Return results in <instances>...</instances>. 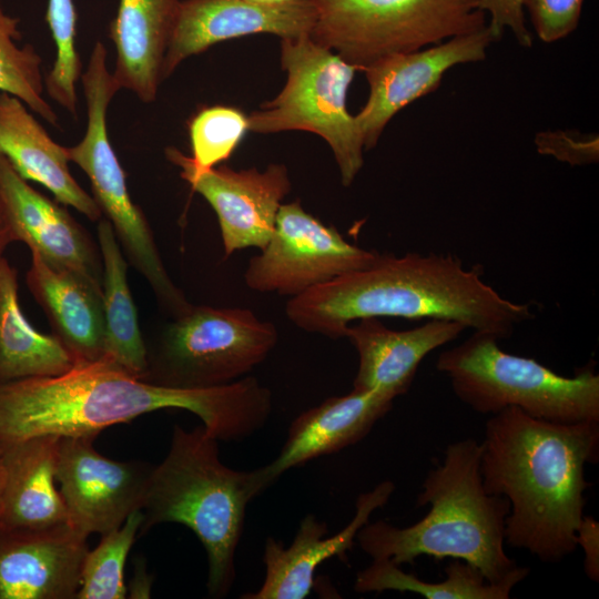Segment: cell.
Returning <instances> with one entry per match:
<instances>
[{"label": "cell", "mask_w": 599, "mask_h": 599, "mask_svg": "<svg viewBox=\"0 0 599 599\" xmlns=\"http://www.w3.org/2000/svg\"><path fill=\"white\" fill-rule=\"evenodd\" d=\"M169 408L195 414L219 441H241L266 423L268 389L244 376L207 388H174L143 380L109 357L55 376L0 383V443L100 434L104 428Z\"/></svg>", "instance_id": "cell-1"}, {"label": "cell", "mask_w": 599, "mask_h": 599, "mask_svg": "<svg viewBox=\"0 0 599 599\" xmlns=\"http://www.w3.org/2000/svg\"><path fill=\"white\" fill-rule=\"evenodd\" d=\"M599 459V422L557 423L508 407L490 415L480 443L487 493L505 497L506 545L559 562L576 548L586 466Z\"/></svg>", "instance_id": "cell-2"}, {"label": "cell", "mask_w": 599, "mask_h": 599, "mask_svg": "<svg viewBox=\"0 0 599 599\" xmlns=\"http://www.w3.org/2000/svg\"><path fill=\"white\" fill-rule=\"evenodd\" d=\"M287 318L331 338L366 317L448 319L499 341L534 317L529 304L501 296L454 255L379 254L376 261L292 297Z\"/></svg>", "instance_id": "cell-3"}, {"label": "cell", "mask_w": 599, "mask_h": 599, "mask_svg": "<svg viewBox=\"0 0 599 599\" xmlns=\"http://www.w3.org/2000/svg\"><path fill=\"white\" fill-rule=\"evenodd\" d=\"M428 512L408 527L385 520L365 524L356 541L372 559L413 564L419 556L459 559L477 567L490 583L524 580L530 569L506 552L505 522L509 502L486 491L480 473V443H450L430 469L416 498Z\"/></svg>", "instance_id": "cell-4"}, {"label": "cell", "mask_w": 599, "mask_h": 599, "mask_svg": "<svg viewBox=\"0 0 599 599\" xmlns=\"http://www.w3.org/2000/svg\"><path fill=\"white\" fill-rule=\"evenodd\" d=\"M219 440L201 425H174L164 459L153 466L141 511L139 535L160 524H181L203 545L207 557V592L225 597L233 587L235 554L246 507L266 488L258 469L237 470L220 457Z\"/></svg>", "instance_id": "cell-5"}, {"label": "cell", "mask_w": 599, "mask_h": 599, "mask_svg": "<svg viewBox=\"0 0 599 599\" xmlns=\"http://www.w3.org/2000/svg\"><path fill=\"white\" fill-rule=\"evenodd\" d=\"M491 334L473 332L440 353L436 368L454 394L480 414L516 407L557 423L599 422V375L589 364L566 377L534 358L509 354Z\"/></svg>", "instance_id": "cell-6"}, {"label": "cell", "mask_w": 599, "mask_h": 599, "mask_svg": "<svg viewBox=\"0 0 599 599\" xmlns=\"http://www.w3.org/2000/svg\"><path fill=\"white\" fill-rule=\"evenodd\" d=\"M281 65L287 73L283 90L247 115L248 130L315 133L331 146L342 184L349 186L364 164V142L355 115L346 105L358 70L309 35L281 40Z\"/></svg>", "instance_id": "cell-7"}, {"label": "cell", "mask_w": 599, "mask_h": 599, "mask_svg": "<svg viewBox=\"0 0 599 599\" xmlns=\"http://www.w3.org/2000/svg\"><path fill=\"white\" fill-rule=\"evenodd\" d=\"M309 37L358 70L487 26L476 0H313Z\"/></svg>", "instance_id": "cell-8"}, {"label": "cell", "mask_w": 599, "mask_h": 599, "mask_svg": "<svg viewBox=\"0 0 599 599\" xmlns=\"http://www.w3.org/2000/svg\"><path fill=\"white\" fill-rule=\"evenodd\" d=\"M277 339L275 325L251 309L193 305L146 344L144 380L174 388L230 384L265 361Z\"/></svg>", "instance_id": "cell-9"}, {"label": "cell", "mask_w": 599, "mask_h": 599, "mask_svg": "<svg viewBox=\"0 0 599 599\" xmlns=\"http://www.w3.org/2000/svg\"><path fill=\"white\" fill-rule=\"evenodd\" d=\"M379 253L347 242L334 226L307 213L300 201L282 204L274 232L244 272L258 293L295 297L314 286L372 265Z\"/></svg>", "instance_id": "cell-10"}, {"label": "cell", "mask_w": 599, "mask_h": 599, "mask_svg": "<svg viewBox=\"0 0 599 599\" xmlns=\"http://www.w3.org/2000/svg\"><path fill=\"white\" fill-rule=\"evenodd\" d=\"M99 434L59 438L55 478L68 524L82 535L106 534L141 509L153 465L114 460L94 447Z\"/></svg>", "instance_id": "cell-11"}, {"label": "cell", "mask_w": 599, "mask_h": 599, "mask_svg": "<svg viewBox=\"0 0 599 599\" xmlns=\"http://www.w3.org/2000/svg\"><path fill=\"white\" fill-rule=\"evenodd\" d=\"M165 154L180 167L181 177L214 210L225 257L238 250L265 247L282 202L291 191L285 165L270 164L265 171H235L225 165L196 170L175 148L166 149Z\"/></svg>", "instance_id": "cell-12"}, {"label": "cell", "mask_w": 599, "mask_h": 599, "mask_svg": "<svg viewBox=\"0 0 599 599\" xmlns=\"http://www.w3.org/2000/svg\"><path fill=\"white\" fill-rule=\"evenodd\" d=\"M496 41L488 26L457 35L427 49L385 57L363 71L369 95L355 120L364 149H373L386 124L407 104L435 91L450 68L486 58Z\"/></svg>", "instance_id": "cell-13"}, {"label": "cell", "mask_w": 599, "mask_h": 599, "mask_svg": "<svg viewBox=\"0 0 599 599\" xmlns=\"http://www.w3.org/2000/svg\"><path fill=\"white\" fill-rule=\"evenodd\" d=\"M316 20L313 0L262 4L250 0L180 1L174 29L164 57L162 77L211 45L255 33L284 38L309 35Z\"/></svg>", "instance_id": "cell-14"}, {"label": "cell", "mask_w": 599, "mask_h": 599, "mask_svg": "<svg viewBox=\"0 0 599 599\" xmlns=\"http://www.w3.org/2000/svg\"><path fill=\"white\" fill-rule=\"evenodd\" d=\"M87 539L68 522L0 527V599H75Z\"/></svg>", "instance_id": "cell-15"}, {"label": "cell", "mask_w": 599, "mask_h": 599, "mask_svg": "<svg viewBox=\"0 0 599 599\" xmlns=\"http://www.w3.org/2000/svg\"><path fill=\"white\" fill-rule=\"evenodd\" d=\"M395 490L390 480H384L372 490L358 496L352 520L338 532L327 536V524L312 514L300 522L290 547L268 537L264 544V581L254 591L241 596L243 599H304L314 587L317 568L334 557L347 560L357 532L369 521L370 515L387 504Z\"/></svg>", "instance_id": "cell-16"}, {"label": "cell", "mask_w": 599, "mask_h": 599, "mask_svg": "<svg viewBox=\"0 0 599 599\" xmlns=\"http://www.w3.org/2000/svg\"><path fill=\"white\" fill-rule=\"evenodd\" d=\"M0 194L18 242L50 265L102 285L98 241L59 204L33 189L0 152Z\"/></svg>", "instance_id": "cell-17"}, {"label": "cell", "mask_w": 599, "mask_h": 599, "mask_svg": "<svg viewBox=\"0 0 599 599\" xmlns=\"http://www.w3.org/2000/svg\"><path fill=\"white\" fill-rule=\"evenodd\" d=\"M395 397L377 389H352L301 413L290 425L278 455L257 468L268 488L288 469L355 445L393 406Z\"/></svg>", "instance_id": "cell-18"}, {"label": "cell", "mask_w": 599, "mask_h": 599, "mask_svg": "<svg viewBox=\"0 0 599 599\" xmlns=\"http://www.w3.org/2000/svg\"><path fill=\"white\" fill-rule=\"evenodd\" d=\"M466 327L455 321L428 319L406 331L387 328L379 318L366 317L348 325L343 337L355 347L358 368L353 388L377 389L395 398L405 394L422 361L434 349L456 339Z\"/></svg>", "instance_id": "cell-19"}, {"label": "cell", "mask_w": 599, "mask_h": 599, "mask_svg": "<svg viewBox=\"0 0 599 599\" xmlns=\"http://www.w3.org/2000/svg\"><path fill=\"white\" fill-rule=\"evenodd\" d=\"M26 284L43 309L52 335L74 365L101 359L105 354L102 285L50 265L31 252Z\"/></svg>", "instance_id": "cell-20"}, {"label": "cell", "mask_w": 599, "mask_h": 599, "mask_svg": "<svg viewBox=\"0 0 599 599\" xmlns=\"http://www.w3.org/2000/svg\"><path fill=\"white\" fill-rule=\"evenodd\" d=\"M0 152L18 174L50 191L55 201L90 221L102 219L93 196L69 170L67 148L54 142L18 98L0 92Z\"/></svg>", "instance_id": "cell-21"}, {"label": "cell", "mask_w": 599, "mask_h": 599, "mask_svg": "<svg viewBox=\"0 0 599 599\" xmlns=\"http://www.w3.org/2000/svg\"><path fill=\"white\" fill-rule=\"evenodd\" d=\"M180 0H119L109 35L115 45L112 72L121 89L142 102L156 99L162 68L174 29Z\"/></svg>", "instance_id": "cell-22"}, {"label": "cell", "mask_w": 599, "mask_h": 599, "mask_svg": "<svg viewBox=\"0 0 599 599\" xmlns=\"http://www.w3.org/2000/svg\"><path fill=\"white\" fill-rule=\"evenodd\" d=\"M58 436H35L7 446L0 527L41 529L68 522L57 485Z\"/></svg>", "instance_id": "cell-23"}, {"label": "cell", "mask_w": 599, "mask_h": 599, "mask_svg": "<svg viewBox=\"0 0 599 599\" xmlns=\"http://www.w3.org/2000/svg\"><path fill=\"white\" fill-rule=\"evenodd\" d=\"M18 271L0 258V383L55 376L74 362L52 335L33 327L19 303Z\"/></svg>", "instance_id": "cell-24"}, {"label": "cell", "mask_w": 599, "mask_h": 599, "mask_svg": "<svg viewBox=\"0 0 599 599\" xmlns=\"http://www.w3.org/2000/svg\"><path fill=\"white\" fill-rule=\"evenodd\" d=\"M97 233L102 260L104 356L144 380L148 349L128 283L129 263L110 222L103 216L99 220Z\"/></svg>", "instance_id": "cell-25"}, {"label": "cell", "mask_w": 599, "mask_h": 599, "mask_svg": "<svg viewBox=\"0 0 599 599\" xmlns=\"http://www.w3.org/2000/svg\"><path fill=\"white\" fill-rule=\"evenodd\" d=\"M372 564L356 575L354 590L359 593L396 590L414 592L427 599H508L521 581L509 579L490 583L474 565L453 559L445 568V580L429 582L405 572L389 559H372Z\"/></svg>", "instance_id": "cell-26"}, {"label": "cell", "mask_w": 599, "mask_h": 599, "mask_svg": "<svg viewBox=\"0 0 599 599\" xmlns=\"http://www.w3.org/2000/svg\"><path fill=\"white\" fill-rule=\"evenodd\" d=\"M21 38L19 19L8 14L0 4V92L18 98L58 126V115L43 97L42 59L31 43L20 45Z\"/></svg>", "instance_id": "cell-27"}, {"label": "cell", "mask_w": 599, "mask_h": 599, "mask_svg": "<svg viewBox=\"0 0 599 599\" xmlns=\"http://www.w3.org/2000/svg\"><path fill=\"white\" fill-rule=\"evenodd\" d=\"M142 520L141 509L134 510L119 528L103 534L93 550L87 551L75 599L126 598L124 567Z\"/></svg>", "instance_id": "cell-28"}, {"label": "cell", "mask_w": 599, "mask_h": 599, "mask_svg": "<svg viewBox=\"0 0 599 599\" xmlns=\"http://www.w3.org/2000/svg\"><path fill=\"white\" fill-rule=\"evenodd\" d=\"M54 44L55 60L44 78L49 97L77 118V84L82 63L77 50V10L73 0H49L47 9Z\"/></svg>", "instance_id": "cell-29"}, {"label": "cell", "mask_w": 599, "mask_h": 599, "mask_svg": "<svg viewBox=\"0 0 599 599\" xmlns=\"http://www.w3.org/2000/svg\"><path fill=\"white\" fill-rule=\"evenodd\" d=\"M247 131V115L240 109L204 108L189 121L192 155L185 159L196 170L214 167L231 158Z\"/></svg>", "instance_id": "cell-30"}, {"label": "cell", "mask_w": 599, "mask_h": 599, "mask_svg": "<svg viewBox=\"0 0 599 599\" xmlns=\"http://www.w3.org/2000/svg\"><path fill=\"white\" fill-rule=\"evenodd\" d=\"M583 0H522L534 29L544 42L569 35L578 27Z\"/></svg>", "instance_id": "cell-31"}, {"label": "cell", "mask_w": 599, "mask_h": 599, "mask_svg": "<svg viewBox=\"0 0 599 599\" xmlns=\"http://www.w3.org/2000/svg\"><path fill=\"white\" fill-rule=\"evenodd\" d=\"M539 153L549 154L571 165L590 164L598 161V138L571 135L565 131H546L536 136Z\"/></svg>", "instance_id": "cell-32"}, {"label": "cell", "mask_w": 599, "mask_h": 599, "mask_svg": "<svg viewBox=\"0 0 599 599\" xmlns=\"http://www.w3.org/2000/svg\"><path fill=\"white\" fill-rule=\"evenodd\" d=\"M479 10L489 13L488 29L495 40H499L504 30L509 29L517 42L531 47L532 38L526 27L522 0H476Z\"/></svg>", "instance_id": "cell-33"}, {"label": "cell", "mask_w": 599, "mask_h": 599, "mask_svg": "<svg viewBox=\"0 0 599 599\" xmlns=\"http://www.w3.org/2000/svg\"><path fill=\"white\" fill-rule=\"evenodd\" d=\"M576 544L581 547L585 559L583 570L587 577L599 580V522L591 516L583 515L577 532Z\"/></svg>", "instance_id": "cell-34"}, {"label": "cell", "mask_w": 599, "mask_h": 599, "mask_svg": "<svg viewBox=\"0 0 599 599\" xmlns=\"http://www.w3.org/2000/svg\"><path fill=\"white\" fill-rule=\"evenodd\" d=\"M152 582L153 577L148 572L144 560H136L133 578L126 586V597L150 598Z\"/></svg>", "instance_id": "cell-35"}, {"label": "cell", "mask_w": 599, "mask_h": 599, "mask_svg": "<svg viewBox=\"0 0 599 599\" xmlns=\"http://www.w3.org/2000/svg\"><path fill=\"white\" fill-rule=\"evenodd\" d=\"M18 242L7 206L0 194V258L11 243Z\"/></svg>", "instance_id": "cell-36"}, {"label": "cell", "mask_w": 599, "mask_h": 599, "mask_svg": "<svg viewBox=\"0 0 599 599\" xmlns=\"http://www.w3.org/2000/svg\"><path fill=\"white\" fill-rule=\"evenodd\" d=\"M6 453H7V446L2 445L0 443V512H1V506H2V495L4 489V483H6Z\"/></svg>", "instance_id": "cell-37"}, {"label": "cell", "mask_w": 599, "mask_h": 599, "mask_svg": "<svg viewBox=\"0 0 599 599\" xmlns=\"http://www.w3.org/2000/svg\"><path fill=\"white\" fill-rule=\"evenodd\" d=\"M250 1L262 3V4H281V3H286L293 0H250Z\"/></svg>", "instance_id": "cell-38"}]
</instances>
